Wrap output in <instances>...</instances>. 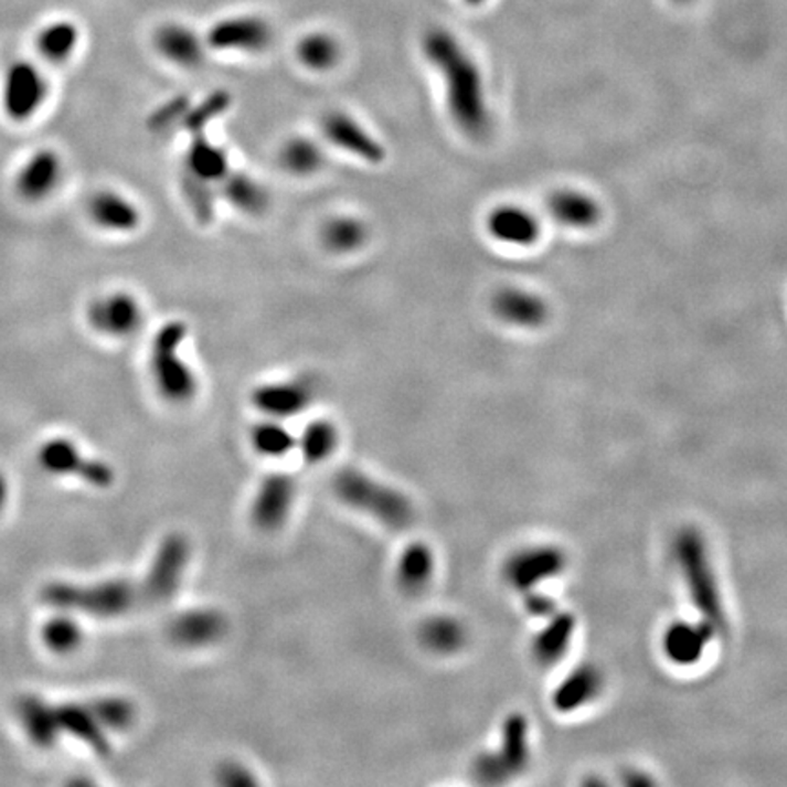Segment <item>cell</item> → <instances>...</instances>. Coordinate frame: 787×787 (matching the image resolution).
<instances>
[{
	"instance_id": "6da1fadb",
	"label": "cell",
	"mask_w": 787,
	"mask_h": 787,
	"mask_svg": "<svg viewBox=\"0 0 787 787\" xmlns=\"http://www.w3.org/2000/svg\"><path fill=\"white\" fill-rule=\"evenodd\" d=\"M423 53L444 78L447 110L454 125L475 141L486 139L492 120L486 83L475 59L465 52L458 39L442 28L425 33Z\"/></svg>"
},
{
	"instance_id": "7a4b0ae2",
	"label": "cell",
	"mask_w": 787,
	"mask_h": 787,
	"mask_svg": "<svg viewBox=\"0 0 787 787\" xmlns=\"http://www.w3.org/2000/svg\"><path fill=\"white\" fill-rule=\"evenodd\" d=\"M42 604L55 610L92 618H117L141 604L139 584L128 579H103L95 584L52 582L41 591Z\"/></svg>"
},
{
	"instance_id": "3957f363",
	"label": "cell",
	"mask_w": 787,
	"mask_h": 787,
	"mask_svg": "<svg viewBox=\"0 0 787 787\" xmlns=\"http://www.w3.org/2000/svg\"><path fill=\"white\" fill-rule=\"evenodd\" d=\"M334 490L343 503L391 531H403L413 523L414 507L407 496L360 470H341L334 478Z\"/></svg>"
},
{
	"instance_id": "277c9868",
	"label": "cell",
	"mask_w": 787,
	"mask_h": 787,
	"mask_svg": "<svg viewBox=\"0 0 787 787\" xmlns=\"http://www.w3.org/2000/svg\"><path fill=\"white\" fill-rule=\"evenodd\" d=\"M187 325L172 319L162 325L151 339L150 374L162 400L188 403L198 392V377L192 366L181 358V347L187 339Z\"/></svg>"
},
{
	"instance_id": "5b68a950",
	"label": "cell",
	"mask_w": 787,
	"mask_h": 787,
	"mask_svg": "<svg viewBox=\"0 0 787 787\" xmlns=\"http://www.w3.org/2000/svg\"><path fill=\"white\" fill-rule=\"evenodd\" d=\"M674 556L691 602L702 615V620L708 621L714 631H722L725 627L724 605L711 567L710 553L699 532L693 529L680 532L674 542Z\"/></svg>"
},
{
	"instance_id": "8992f818",
	"label": "cell",
	"mask_w": 787,
	"mask_h": 787,
	"mask_svg": "<svg viewBox=\"0 0 787 787\" xmlns=\"http://www.w3.org/2000/svg\"><path fill=\"white\" fill-rule=\"evenodd\" d=\"M50 84L38 64L15 61L6 70L0 86V106L13 123H28L46 106Z\"/></svg>"
},
{
	"instance_id": "52a82bcc",
	"label": "cell",
	"mask_w": 787,
	"mask_h": 787,
	"mask_svg": "<svg viewBox=\"0 0 787 787\" xmlns=\"http://www.w3.org/2000/svg\"><path fill=\"white\" fill-rule=\"evenodd\" d=\"M529 762V725L522 714H512L501 731V746L478 756L472 766L476 780L481 784L506 783L518 775Z\"/></svg>"
},
{
	"instance_id": "ba28073f",
	"label": "cell",
	"mask_w": 787,
	"mask_h": 787,
	"mask_svg": "<svg viewBox=\"0 0 787 787\" xmlns=\"http://www.w3.org/2000/svg\"><path fill=\"white\" fill-rule=\"evenodd\" d=\"M190 560V545L181 534H170L162 540L151 560L147 576L139 584L141 604L157 605L170 600L183 582Z\"/></svg>"
},
{
	"instance_id": "9c48e42d",
	"label": "cell",
	"mask_w": 787,
	"mask_h": 787,
	"mask_svg": "<svg viewBox=\"0 0 787 787\" xmlns=\"http://www.w3.org/2000/svg\"><path fill=\"white\" fill-rule=\"evenodd\" d=\"M145 310L139 299L126 290L103 294L86 308L89 329L108 339H128L141 330Z\"/></svg>"
},
{
	"instance_id": "30bf717a",
	"label": "cell",
	"mask_w": 787,
	"mask_h": 787,
	"mask_svg": "<svg viewBox=\"0 0 787 787\" xmlns=\"http://www.w3.org/2000/svg\"><path fill=\"white\" fill-rule=\"evenodd\" d=\"M42 469L55 476H75L88 486L106 489L114 483V470L99 459L86 458L68 438L47 439L38 450Z\"/></svg>"
},
{
	"instance_id": "8fae6325",
	"label": "cell",
	"mask_w": 787,
	"mask_h": 787,
	"mask_svg": "<svg viewBox=\"0 0 787 787\" xmlns=\"http://www.w3.org/2000/svg\"><path fill=\"white\" fill-rule=\"evenodd\" d=\"M64 161L53 148H39L26 157L15 173L17 195L26 203H42L57 192L63 183Z\"/></svg>"
},
{
	"instance_id": "7c38bea8",
	"label": "cell",
	"mask_w": 787,
	"mask_h": 787,
	"mask_svg": "<svg viewBox=\"0 0 787 787\" xmlns=\"http://www.w3.org/2000/svg\"><path fill=\"white\" fill-rule=\"evenodd\" d=\"M565 562H567L565 554L560 549L549 547V545L529 547L512 554L511 559L507 560L503 574L514 589L529 593L536 589L545 579L559 576L565 567Z\"/></svg>"
},
{
	"instance_id": "4fadbf2b",
	"label": "cell",
	"mask_w": 787,
	"mask_h": 787,
	"mask_svg": "<svg viewBox=\"0 0 787 787\" xmlns=\"http://www.w3.org/2000/svg\"><path fill=\"white\" fill-rule=\"evenodd\" d=\"M274 32L262 17H230L210 28L209 44L221 52H265Z\"/></svg>"
},
{
	"instance_id": "5bb4252c",
	"label": "cell",
	"mask_w": 787,
	"mask_h": 787,
	"mask_svg": "<svg viewBox=\"0 0 787 787\" xmlns=\"http://www.w3.org/2000/svg\"><path fill=\"white\" fill-rule=\"evenodd\" d=\"M321 130L330 145L358 157L361 161L380 164L385 159L383 145L352 115L344 111H329L321 120Z\"/></svg>"
},
{
	"instance_id": "9a60e30c",
	"label": "cell",
	"mask_w": 787,
	"mask_h": 787,
	"mask_svg": "<svg viewBox=\"0 0 787 787\" xmlns=\"http://www.w3.org/2000/svg\"><path fill=\"white\" fill-rule=\"evenodd\" d=\"M86 214L92 225L108 234H131L142 223L141 209L136 201L110 188L89 195Z\"/></svg>"
},
{
	"instance_id": "2e32d148",
	"label": "cell",
	"mask_w": 787,
	"mask_h": 787,
	"mask_svg": "<svg viewBox=\"0 0 787 787\" xmlns=\"http://www.w3.org/2000/svg\"><path fill=\"white\" fill-rule=\"evenodd\" d=\"M313 396L312 381L298 377L257 386L252 392V403L266 416L285 419L301 414L312 403Z\"/></svg>"
},
{
	"instance_id": "e0dca14e",
	"label": "cell",
	"mask_w": 787,
	"mask_h": 787,
	"mask_svg": "<svg viewBox=\"0 0 787 787\" xmlns=\"http://www.w3.org/2000/svg\"><path fill=\"white\" fill-rule=\"evenodd\" d=\"M296 498V481L287 475H270L263 480L252 506V520L262 531H277L287 522Z\"/></svg>"
},
{
	"instance_id": "ac0fdd59",
	"label": "cell",
	"mask_w": 787,
	"mask_h": 787,
	"mask_svg": "<svg viewBox=\"0 0 787 787\" xmlns=\"http://www.w3.org/2000/svg\"><path fill=\"white\" fill-rule=\"evenodd\" d=\"M55 719L61 736H74L97 755L110 753V733L103 727L88 702L55 704Z\"/></svg>"
},
{
	"instance_id": "d6986e66",
	"label": "cell",
	"mask_w": 787,
	"mask_h": 787,
	"mask_svg": "<svg viewBox=\"0 0 787 787\" xmlns=\"http://www.w3.org/2000/svg\"><path fill=\"white\" fill-rule=\"evenodd\" d=\"M226 629L228 626H226L225 616L217 610L193 609L184 610L183 615L176 616L168 626V635L178 646L199 649V647H209L215 641H220L225 637Z\"/></svg>"
},
{
	"instance_id": "ffe728a7",
	"label": "cell",
	"mask_w": 787,
	"mask_h": 787,
	"mask_svg": "<svg viewBox=\"0 0 787 787\" xmlns=\"http://www.w3.org/2000/svg\"><path fill=\"white\" fill-rule=\"evenodd\" d=\"M496 318L518 329H536L545 323L549 308L540 296L522 288H500L490 299Z\"/></svg>"
},
{
	"instance_id": "44dd1931",
	"label": "cell",
	"mask_w": 787,
	"mask_h": 787,
	"mask_svg": "<svg viewBox=\"0 0 787 787\" xmlns=\"http://www.w3.org/2000/svg\"><path fill=\"white\" fill-rule=\"evenodd\" d=\"M714 635L716 631L708 621H674L663 635V652L677 666H693L704 657Z\"/></svg>"
},
{
	"instance_id": "7402d4cb",
	"label": "cell",
	"mask_w": 787,
	"mask_h": 787,
	"mask_svg": "<svg viewBox=\"0 0 787 787\" xmlns=\"http://www.w3.org/2000/svg\"><path fill=\"white\" fill-rule=\"evenodd\" d=\"M490 237L503 245L529 246L540 235V223L529 210L517 204H501L487 215Z\"/></svg>"
},
{
	"instance_id": "603a6c76",
	"label": "cell",
	"mask_w": 787,
	"mask_h": 787,
	"mask_svg": "<svg viewBox=\"0 0 787 787\" xmlns=\"http://www.w3.org/2000/svg\"><path fill=\"white\" fill-rule=\"evenodd\" d=\"M17 719L33 746L52 749L61 738L57 719H55V704L38 694H24L19 699Z\"/></svg>"
},
{
	"instance_id": "cb8c5ba5",
	"label": "cell",
	"mask_w": 787,
	"mask_h": 787,
	"mask_svg": "<svg viewBox=\"0 0 787 787\" xmlns=\"http://www.w3.org/2000/svg\"><path fill=\"white\" fill-rule=\"evenodd\" d=\"M153 46L162 57L181 68H198L203 63L204 44L192 28L168 22L157 28Z\"/></svg>"
},
{
	"instance_id": "d4e9b609",
	"label": "cell",
	"mask_w": 787,
	"mask_h": 787,
	"mask_svg": "<svg viewBox=\"0 0 787 787\" xmlns=\"http://www.w3.org/2000/svg\"><path fill=\"white\" fill-rule=\"evenodd\" d=\"M228 156L223 148L210 142L204 134L192 136L184 157V173L204 183H221L228 176Z\"/></svg>"
},
{
	"instance_id": "484cf974",
	"label": "cell",
	"mask_w": 787,
	"mask_h": 787,
	"mask_svg": "<svg viewBox=\"0 0 787 787\" xmlns=\"http://www.w3.org/2000/svg\"><path fill=\"white\" fill-rule=\"evenodd\" d=\"M602 685H604V680H602V673L595 666H589V663L579 666L554 691V708L560 713H571V711L579 710V708L589 704L600 694Z\"/></svg>"
},
{
	"instance_id": "4316f807",
	"label": "cell",
	"mask_w": 787,
	"mask_h": 787,
	"mask_svg": "<svg viewBox=\"0 0 787 787\" xmlns=\"http://www.w3.org/2000/svg\"><path fill=\"white\" fill-rule=\"evenodd\" d=\"M549 214L560 225L571 228H591L600 220V206L587 193L563 190L549 201Z\"/></svg>"
},
{
	"instance_id": "83f0119b",
	"label": "cell",
	"mask_w": 787,
	"mask_h": 787,
	"mask_svg": "<svg viewBox=\"0 0 787 787\" xmlns=\"http://www.w3.org/2000/svg\"><path fill=\"white\" fill-rule=\"evenodd\" d=\"M221 193L230 206L246 215H262L270 206V193L248 173L228 172L221 181Z\"/></svg>"
},
{
	"instance_id": "f1b7e54d",
	"label": "cell",
	"mask_w": 787,
	"mask_h": 787,
	"mask_svg": "<svg viewBox=\"0 0 787 787\" xmlns=\"http://www.w3.org/2000/svg\"><path fill=\"white\" fill-rule=\"evenodd\" d=\"M78 41H81V32L77 24L66 19L47 22L46 26L41 28L35 39V47L42 61L50 64H63L74 57L77 52Z\"/></svg>"
},
{
	"instance_id": "f546056e",
	"label": "cell",
	"mask_w": 787,
	"mask_h": 787,
	"mask_svg": "<svg viewBox=\"0 0 787 787\" xmlns=\"http://www.w3.org/2000/svg\"><path fill=\"white\" fill-rule=\"evenodd\" d=\"M574 627H576V621H574V616L568 613L556 610L553 616H549L547 627L538 632L532 641V652H534L538 662L543 666L559 662L571 646Z\"/></svg>"
},
{
	"instance_id": "4dcf8cb0",
	"label": "cell",
	"mask_w": 787,
	"mask_h": 787,
	"mask_svg": "<svg viewBox=\"0 0 787 787\" xmlns=\"http://www.w3.org/2000/svg\"><path fill=\"white\" fill-rule=\"evenodd\" d=\"M369 240V228L363 221L352 215H338L321 228V243L327 251L338 256H347L360 251Z\"/></svg>"
},
{
	"instance_id": "1f68e13d",
	"label": "cell",
	"mask_w": 787,
	"mask_h": 787,
	"mask_svg": "<svg viewBox=\"0 0 787 787\" xmlns=\"http://www.w3.org/2000/svg\"><path fill=\"white\" fill-rule=\"evenodd\" d=\"M434 574V554L425 543H413L397 563V582L411 595L422 593Z\"/></svg>"
},
{
	"instance_id": "d6a6232c",
	"label": "cell",
	"mask_w": 787,
	"mask_h": 787,
	"mask_svg": "<svg viewBox=\"0 0 787 787\" xmlns=\"http://www.w3.org/2000/svg\"><path fill=\"white\" fill-rule=\"evenodd\" d=\"M419 640L428 651L450 655L465 646L467 629L450 616H433L419 627Z\"/></svg>"
},
{
	"instance_id": "836d02e7",
	"label": "cell",
	"mask_w": 787,
	"mask_h": 787,
	"mask_svg": "<svg viewBox=\"0 0 787 787\" xmlns=\"http://www.w3.org/2000/svg\"><path fill=\"white\" fill-rule=\"evenodd\" d=\"M283 170L296 178H308L319 172L325 164V153L318 142L308 137H293L279 151Z\"/></svg>"
},
{
	"instance_id": "e575fe53",
	"label": "cell",
	"mask_w": 787,
	"mask_h": 787,
	"mask_svg": "<svg viewBox=\"0 0 787 787\" xmlns=\"http://www.w3.org/2000/svg\"><path fill=\"white\" fill-rule=\"evenodd\" d=\"M299 63L312 72H327L334 68L341 59V46L329 33H308L296 47Z\"/></svg>"
},
{
	"instance_id": "d590c367",
	"label": "cell",
	"mask_w": 787,
	"mask_h": 787,
	"mask_svg": "<svg viewBox=\"0 0 787 787\" xmlns=\"http://www.w3.org/2000/svg\"><path fill=\"white\" fill-rule=\"evenodd\" d=\"M57 613L59 615L52 616L42 626V644L52 652L70 655V652L77 651L83 644V629L72 613H64V610H57Z\"/></svg>"
},
{
	"instance_id": "8d00e7d4",
	"label": "cell",
	"mask_w": 787,
	"mask_h": 787,
	"mask_svg": "<svg viewBox=\"0 0 787 787\" xmlns=\"http://www.w3.org/2000/svg\"><path fill=\"white\" fill-rule=\"evenodd\" d=\"M338 428L327 419H316L302 430L299 449L308 464H321L338 449Z\"/></svg>"
},
{
	"instance_id": "74e56055",
	"label": "cell",
	"mask_w": 787,
	"mask_h": 787,
	"mask_svg": "<svg viewBox=\"0 0 787 787\" xmlns=\"http://www.w3.org/2000/svg\"><path fill=\"white\" fill-rule=\"evenodd\" d=\"M88 704L108 733L128 730L136 720L134 704L119 696H103V699L89 700Z\"/></svg>"
},
{
	"instance_id": "f35d334b",
	"label": "cell",
	"mask_w": 787,
	"mask_h": 787,
	"mask_svg": "<svg viewBox=\"0 0 787 787\" xmlns=\"http://www.w3.org/2000/svg\"><path fill=\"white\" fill-rule=\"evenodd\" d=\"M252 444L266 458H283L294 449L296 439L281 423L265 422L252 430Z\"/></svg>"
},
{
	"instance_id": "ab89813d",
	"label": "cell",
	"mask_w": 787,
	"mask_h": 787,
	"mask_svg": "<svg viewBox=\"0 0 787 787\" xmlns=\"http://www.w3.org/2000/svg\"><path fill=\"white\" fill-rule=\"evenodd\" d=\"M230 106V95L226 94L225 89H220V92H214L210 94L206 99L201 103V105L193 106V108H188L187 115H184L183 125L184 130L188 134H204L206 126L210 123H214L220 115L225 114Z\"/></svg>"
},
{
	"instance_id": "60d3db41",
	"label": "cell",
	"mask_w": 787,
	"mask_h": 787,
	"mask_svg": "<svg viewBox=\"0 0 787 787\" xmlns=\"http://www.w3.org/2000/svg\"><path fill=\"white\" fill-rule=\"evenodd\" d=\"M184 193H187L188 203L192 206L193 214L198 215L201 223H210L214 217V192L212 184L199 181V179L190 178L184 173Z\"/></svg>"
},
{
	"instance_id": "b9f144b4",
	"label": "cell",
	"mask_w": 787,
	"mask_h": 787,
	"mask_svg": "<svg viewBox=\"0 0 787 787\" xmlns=\"http://www.w3.org/2000/svg\"><path fill=\"white\" fill-rule=\"evenodd\" d=\"M188 108H190V105H188V100L184 99V97H173V99L159 106V108L151 114V128H153V130H167V128L176 125V123H183Z\"/></svg>"
},
{
	"instance_id": "7bdbcfd3",
	"label": "cell",
	"mask_w": 787,
	"mask_h": 787,
	"mask_svg": "<svg viewBox=\"0 0 787 787\" xmlns=\"http://www.w3.org/2000/svg\"><path fill=\"white\" fill-rule=\"evenodd\" d=\"M220 783L235 787L256 784V780L252 778L251 773L246 772L245 767L237 766V764H226V766L221 767Z\"/></svg>"
},
{
	"instance_id": "ee69618b",
	"label": "cell",
	"mask_w": 787,
	"mask_h": 787,
	"mask_svg": "<svg viewBox=\"0 0 787 787\" xmlns=\"http://www.w3.org/2000/svg\"><path fill=\"white\" fill-rule=\"evenodd\" d=\"M527 609L532 616L536 618H549L556 613V604H554L549 596L538 595L534 591H529V596H527Z\"/></svg>"
},
{
	"instance_id": "f6af8a7d",
	"label": "cell",
	"mask_w": 787,
	"mask_h": 787,
	"mask_svg": "<svg viewBox=\"0 0 787 787\" xmlns=\"http://www.w3.org/2000/svg\"><path fill=\"white\" fill-rule=\"evenodd\" d=\"M8 498H10V486H8L6 476L0 472V512H2L6 503H8Z\"/></svg>"
}]
</instances>
